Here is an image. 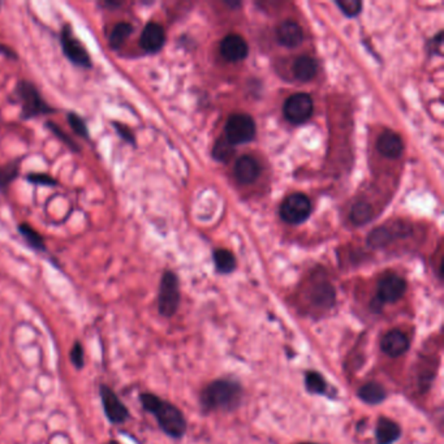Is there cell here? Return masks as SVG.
<instances>
[{"instance_id":"cell-27","label":"cell","mask_w":444,"mask_h":444,"mask_svg":"<svg viewBox=\"0 0 444 444\" xmlns=\"http://www.w3.org/2000/svg\"><path fill=\"white\" fill-rule=\"evenodd\" d=\"M350 220L356 226H363L366 224L371 216H373V209L367 202H357L350 211Z\"/></svg>"},{"instance_id":"cell-10","label":"cell","mask_w":444,"mask_h":444,"mask_svg":"<svg viewBox=\"0 0 444 444\" xmlns=\"http://www.w3.org/2000/svg\"><path fill=\"white\" fill-rule=\"evenodd\" d=\"M313 109V99L306 93L292 94L284 103V115L292 124H302L309 120Z\"/></svg>"},{"instance_id":"cell-3","label":"cell","mask_w":444,"mask_h":444,"mask_svg":"<svg viewBox=\"0 0 444 444\" xmlns=\"http://www.w3.org/2000/svg\"><path fill=\"white\" fill-rule=\"evenodd\" d=\"M14 95L21 103V119L30 120L38 116L53 115L56 108L42 96L38 88L31 81L20 80L16 83Z\"/></svg>"},{"instance_id":"cell-38","label":"cell","mask_w":444,"mask_h":444,"mask_svg":"<svg viewBox=\"0 0 444 444\" xmlns=\"http://www.w3.org/2000/svg\"><path fill=\"white\" fill-rule=\"evenodd\" d=\"M298 444H318V443H314V442H304V443H298Z\"/></svg>"},{"instance_id":"cell-35","label":"cell","mask_w":444,"mask_h":444,"mask_svg":"<svg viewBox=\"0 0 444 444\" xmlns=\"http://www.w3.org/2000/svg\"><path fill=\"white\" fill-rule=\"evenodd\" d=\"M0 54L4 55L5 57H10V59H17V55L14 50L5 44H0Z\"/></svg>"},{"instance_id":"cell-13","label":"cell","mask_w":444,"mask_h":444,"mask_svg":"<svg viewBox=\"0 0 444 444\" xmlns=\"http://www.w3.org/2000/svg\"><path fill=\"white\" fill-rule=\"evenodd\" d=\"M220 53L228 62H240L248 56V43L239 34H229L220 43Z\"/></svg>"},{"instance_id":"cell-36","label":"cell","mask_w":444,"mask_h":444,"mask_svg":"<svg viewBox=\"0 0 444 444\" xmlns=\"http://www.w3.org/2000/svg\"><path fill=\"white\" fill-rule=\"evenodd\" d=\"M103 5H105L106 8L118 10V8H120L121 5H122V3H121V1H109V0H107V1H105V3H103Z\"/></svg>"},{"instance_id":"cell-30","label":"cell","mask_w":444,"mask_h":444,"mask_svg":"<svg viewBox=\"0 0 444 444\" xmlns=\"http://www.w3.org/2000/svg\"><path fill=\"white\" fill-rule=\"evenodd\" d=\"M233 153H235V146L232 144H229L228 140L224 137V138H219L216 141L213 155L216 161H227L231 159Z\"/></svg>"},{"instance_id":"cell-19","label":"cell","mask_w":444,"mask_h":444,"mask_svg":"<svg viewBox=\"0 0 444 444\" xmlns=\"http://www.w3.org/2000/svg\"><path fill=\"white\" fill-rule=\"evenodd\" d=\"M410 232V229L405 228L404 223H400L397 226H392V227H379L376 228L369 236V244L373 246H384L389 242L396 237V236H405Z\"/></svg>"},{"instance_id":"cell-7","label":"cell","mask_w":444,"mask_h":444,"mask_svg":"<svg viewBox=\"0 0 444 444\" xmlns=\"http://www.w3.org/2000/svg\"><path fill=\"white\" fill-rule=\"evenodd\" d=\"M99 396L105 416L112 425H122L131 418L128 406L121 402L116 392L106 383L99 386Z\"/></svg>"},{"instance_id":"cell-21","label":"cell","mask_w":444,"mask_h":444,"mask_svg":"<svg viewBox=\"0 0 444 444\" xmlns=\"http://www.w3.org/2000/svg\"><path fill=\"white\" fill-rule=\"evenodd\" d=\"M135 33V27L128 21H120L114 25L108 34V44L112 50H120L125 42Z\"/></svg>"},{"instance_id":"cell-20","label":"cell","mask_w":444,"mask_h":444,"mask_svg":"<svg viewBox=\"0 0 444 444\" xmlns=\"http://www.w3.org/2000/svg\"><path fill=\"white\" fill-rule=\"evenodd\" d=\"M357 396L365 404L379 405L386 400L387 392L380 383H378L376 380H371L360 387V390L357 392Z\"/></svg>"},{"instance_id":"cell-26","label":"cell","mask_w":444,"mask_h":444,"mask_svg":"<svg viewBox=\"0 0 444 444\" xmlns=\"http://www.w3.org/2000/svg\"><path fill=\"white\" fill-rule=\"evenodd\" d=\"M216 267L222 274H229L236 269V259L233 254L226 249H216L214 252Z\"/></svg>"},{"instance_id":"cell-28","label":"cell","mask_w":444,"mask_h":444,"mask_svg":"<svg viewBox=\"0 0 444 444\" xmlns=\"http://www.w3.org/2000/svg\"><path fill=\"white\" fill-rule=\"evenodd\" d=\"M67 120L68 124L72 128V131L75 132V135H79V137L83 138V140H88V141L90 140L89 127H88L85 119L82 116H80L77 112L69 111L67 114Z\"/></svg>"},{"instance_id":"cell-24","label":"cell","mask_w":444,"mask_h":444,"mask_svg":"<svg viewBox=\"0 0 444 444\" xmlns=\"http://www.w3.org/2000/svg\"><path fill=\"white\" fill-rule=\"evenodd\" d=\"M317 70H318L317 63L310 56H301L293 64V73L297 80L302 82L313 80L317 76Z\"/></svg>"},{"instance_id":"cell-18","label":"cell","mask_w":444,"mask_h":444,"mask_svg":"<svg viewBox=\"0 0 444 444\" xmlns=\"http://www.w3.org/2000/svg\"><path fill=\"white\" fill-rule=\"evenodd\" d=\"M377 148L386 158H399L404 150L403 141L395 132L384 131L378 138Z\"/></svg>"},{"instance_id":"cell-8","label":"cell","mask_w":444,"mask_h":444,"mask_svg":"<svg viewBox=\"0 0 444 444\" xmlns=\"http://www.w3.org/2000/svg\"><path fill=\"white\" fill-rule=\"evenodd\" d=\"M256 135V122L252 116L235 114L229 116L226 125V138L233 146L249 142Z\"/></svg>"},{"instance_id":"cell-34","label":"cell","mask_w":444,"mask_h":444,"mask_svg":"<svg viewBox=\"0 0 444 444\" xmlns=\"http://www.w3.org/2000/svg\"><path fill=\"white\" fill-rule=\"evenodd\" d=\"M337 7L347 16H356L360 14L363 4L358 0H340L337 3Z\"/></svg>"},{"instance_id":"cell-39","label":"cell","mask_w":444,"mask_h":444,"mask_svg":"<svg viewBox=\"0 0 444 444\" xmlns=\"http://www.w3.org/2000/svg\"><path fill=\"white\" fill-rule=\"evenodd\" d=\"M0 8H1V3H0Z\"/></svg>"},{"instance_id":"cell-32","label":"cell","mask_w":444,"mask_h":444,"mask_svg":"<svg viewBox=\"0 0 444 444\" xmlns=\"http://www.w3.org/2000/svg\"><path fill=\"white\" fill-rule=\"evenodd\" d=\"M69 358H70L72 365L77 370H81L85 366V352H83V347H82V344L79 340L73 343L70 353H69Z\"/></svg>"},{"instance_id":"cell-11","label":"cell","mask_w":444,"mask_h":444,"mask_svg":"<svg viewBox=\"0 0 444 444\" xmlns=\"http://www.w3.org/2000/svg\"><path fill=\"white\" fill-rule=\"evenodd\" d=\"M166 30L161 27L159 23L150 21L145 27L142 29L141 37H140V46L144 51L148 54L159 53L163 46L166 44Z\"/></svg>"},{"instance_id":"cell-6","label":"cell","mask_w":444,"mask_h":444,"mask_svg":"<svg viewBox=\"0 0 444 444\" xmlns=\"http://www.w3.org/2000/svg\"><path fill=\"white\" fill-rule=\"evenodd\" d=\"M406 292L405 279L396 274H387L379 282L377 287V296L373 301V308H380L384 304H395L403 298Z\"/></svg>"},{"instance_id":"cell-22","label":"cell","mask_w":444,"mask_h":444,"mask_svg":"<svg viewBox=\"0 0 444 444\" xmlns=\"http://www.w3.org/2000/svg\"><path fill=\"white\" fill-rule=\"evenodd\" d=\"M23 158L18 157L16 159L0 166V192L7 193L11 184L17 180L20 176V167H21Z\"/></svg>"},{"instance_id":"cell-25","label":"cell","mask_w":444,"mask_h":444,"mask_svg":"<svg viewBox=\"0 0 444 444\" xmlns=\"http://www.w3.org/2000/svg\"><path fill=\"white\" fill-rule=\"evenodd\" d=\"M305 389L311 395H326L328 384L321 373L308 370L305 373Z\"/></svg>"},{"instance_id":"cell-4","label":"cell","mask_w":444,"mask_h":444,"mask_svg":"<svg viewBox=\"0 0 444 444\" xmlns=\"http://www.w3.org/2000/svg\"><path fill=\"white\" fill-rule=\"evenodd\" d=\"M180 283L175 272L166 271L161 275L158 292V311L161 317H174L180 306Z\"/></svg>"},{"instance_id":"cell-5","label":"cell","mask_w":444,"mask_h":444,"mask_svg":"<svg viewBox=\"0 0 444 444\" xmlns=\"http://www.w3.org/2000/svg\"><path fill=\"white\" fill-rule=\"evenodd\" d=\"M60 46L63 55L76 67L90 69L93 68V60L83 43L81 42L70 24H64L60 30Z\"/></svg>"},{"instance_id":"cell-1","label":"cell","mask_w":444,"mask_h":444,"mask_svg":"<svg viewBox=\"0 0 444 444\" xmlns=\"http://www.w3.org/2000/svg\"><path fill=\"white\" fill-rule=\"evenodd\" d=\"M138 397L144 410L154 416L159 429L167 436L172 439H181L185 435L188 429L187 419L176 405L150 392H142Z\"/></svg>"},{"instance_id":"cell-2","label":"cell","mask_w":444,"mask_h":444,"mask_svg":"<svg viewBox=\"0 0 444 444\" xmlns=\"http://www.w3.org/2000/svg\"><path fill=\"white\" fill-rule=\"evenodd\" d=\"M244 389L235 379H216L209 383L200 395V405L205 413L233 412L242 402Z\"/></svg>"},{"instance_id":"cell-12","label":"cell","mask_w":444,"mask_h":444,"mask_svg":"<svg viewBox=\"0 0 444 444\" xmlns=\"http://www.w3.org/2000/svg\"><path fill=\"white\" fill-rule=\"evenodd\" d=\"M410 348V340L400 330H391L380 340V350L391 358H397Z\"/></svg>"},{"instance_id":"cell-15","label":"cell","mask_w":444,"mask_h":444,"mask_svg":"<svg viewBox=\"0 0 444 444\" xmlns=\"http://www.w3.org/2000/svg\"><path fill=\"white\" fill-rule=\"evenodd\" d=\"M403 435L400 425L387 417H380L378 419L376 426V441L377 444L396 443Z\"/></svg>"},{"instance_id":"cell-9","label":"cell","mask_w":444,"mask_h":444,"mask_svg":"<svg viewBox=\"0 0 444 444\" xmlns=\"http://www.w3.org/2000/svg\"><path fill=\"white\" fill-rule=\"evenodd\" d=\"M311 213L310 200L302 193L288 196L280 206V216L289 224H300L309 218Z\"/></svg>"},{"instance_id":"cell-23","label":"cell","mask_w":444,"mask_h":444,"mask_svg":"<svg viewBox=\"0 0 444 444\" xmlns=\"http://www.w3.org/2000/svg\"><path fill=\"white\" fill-rule=\"evenodd\" d=\"M17 231L31 249L40 252V253L47 252V246H46V241H44L43 236L37 229L33 228L29 223H20L17 226Z\"/></svg>"},{"instance_id":"cell-16","label":"cell","mask_w":444,"mask_h":444,"mask_svg":"<svg viewBox=\"0 0 444 444\" xmlns=\"http://www.w3.org/2000/svg\"><path fill=\"white\" fill-rule=\"evenodd\" d=\"M233 172H235V177L237 179L239 183L252 184L258 179L261 168L254 158H252L249 155H244L235 163Z\"/></svg>"},{"instance_id":"cell-14","label":"cell","mask_w":444,"mask_h":444,"mask_svg":"<svg viewBox=\"0 0 444 444\" xmlns=\"http://www.w3.org/2000/svg\"><path fill=\"white\" fill-rule=\"evenodd\" d=\"M310 301L318 309H331L337 301V293L331 283L323 280L314 284L310 292Z\"/></svg>"},{"instance_id":"cell-37","label":"cell","mask_w":444,"mask_h":444,"mask_svg":"<svg viewBox=\"0 0 444 444\" xmlns=\"http://www.w3.org/2000/svg\"><path fill=\"white\" fill-rule=\"evenodd\" d=\"M106 444H120L118 441H108L107 443Z\"/></svg>"},{"instance_id":"cell-29","label":"cell","mask_w":444,"mask_h":444,"mask_svg":"<svg viewBox=\"0 0 444 444\" xmlns=\"http://www.w3.org/2000/svg\"><path fill=\"white\" fill-rule=\"evenodd\" d=\"M44 127H46V129H49L53 135L57 138V140H60L67 148H70L73 153H80L81 151V148L80 145L72 138V137H69V135L56 124V122H54V121H50L47 120L46 122H44Z\"/></svg>"},{"instance_id":"cell-31","label":"cell","mask_w":444,"mask_h":444,"mask_svg":"<svg viewBox=\"0 0 444 444\" xmlns=\"http://www.w3.org/2000/svg\"><path fill=\"white\" fill-rule=\"evenodd\" d=\"M25 179H27V183L34 184V185H40V187L55 188L59 184L54 176L43 174V172H30V174H27Z\"/></svg>"},{"instance_id":"cell-17","label":"cell","mask_w":444,"mask_h":444,"mask_svg":"<svg viewBox=\"0 0 444 444\" xmlns=\"http://www.w3.org/2000/svg\"><path fill=\"white\" fill-rule=\"evenodd\" d=\"M276 38L285 47H296L304 40V31L297 23L287 20L276 27Z\"/></svg>"},{"instance_id":"cell-33","label":"cell","mask_w":444,"mask_h":444,"mask_svg":"<svg viewBox=\"0 0 444 444\" xmlns=\"http://www.w3.org/2000/svg\"><path fill=\"white\" fill-rule=\"evenodd\" d=\"M112 127H114V129L116 131V133L119 135L122 141H125L127 144H129L132 146H135L137 141H135V133L128 125L122 124L120 121H112Z\"/></svg>"}]
</instances>
